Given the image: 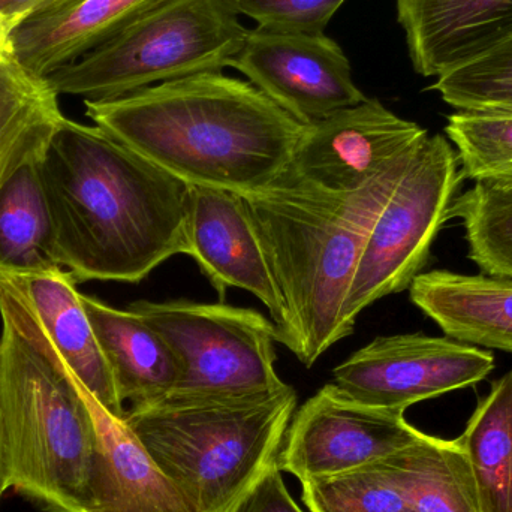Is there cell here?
Masks as SVG:
<instances>
[{"label": "cell", "mask_w": 512, "mask_h": 512, "mask_svg": "<svg viewBox=\"0 0 512 512\" xmlns=\"http://www.w3.org/2000/svg\"><path fill=\"white\" fill-rule=\"evenodd\" d=\"M38 167L57 262L77 283H138L186 255L188 185L99 126L63 117Z\"/></svg>", "instance_id": "1"}, {"label": "cell", "mask_w": 512, "mask_h": 512, "mask_svg": "<svg viewBox=\"0 0 512 512\" xmlns=\"http://www.w3.org/2000/svg\"><path fill=\"white\" fill-rule=\"evenodd\" d=\"M84 107L96 126L186 185L242 195L288 173L304 128L254 84L222 72Z\"/></svg>", "instance_id": "2"}, {"label": "cell", "mask_w": 512, "mask_h": 512, "mask_svg": "<svg viewBox=\"0 0 512 512\" xmlns=\"http://www.w3.org/2000/svg\"><path fill=\"white\" fill-rule=\"evenodd\" d=\"M420 144L355 194L322 191L289 170L245 195L288 312L280 343L309 369L354 333L343 310L364 240Z\"/></svg>", "instance_id": "3"}, {"label": "cell", "mask_w": 512, "mask_h": 512, "mask_svg": "<svg viewBox=\"0 0 512 512\" xmlns=\"http://www.w3.org/2000/svg\"><path fill=\"white\" fill-rule=\"evenodd\" d=\"M0 433L9 490L51 512L86 504L89 409L20 292L0 276Z\"/></svg>", "instance_id": "4"}, {"label": "cell", "mask_w": 512, "mask_h": 512, "mask_svg": "<svg viewBox=\"0 0 512 512\" xmlns=\"http://www.w3.org/2000/svg\"><path fill=\"white\" fill-rule=\"evenodd\" d=\"M297 393L174 399L126 411L125 421L197 512H239L276 468Z\"/></svg>", "instance_id": "5"}, {"label": "cell", "mask_w": 512, "mask_h": 512, "mask_svg": "<svg viewBox=\"0 0 512 512\" xmlns=\"http://www.w3.org/2000/svg\"><path fill=\"white\" fill-rule=\"evenodd\" d=\"M248 33L233 0H161L45 80L57 95L84 101L122 98L230 68Z\"/></svg>", "instance_id": "6"}, {"label": "cell", "mask_w": 512, "mask_h": 512, "mask_svg": "<svg viewBox=\"0 0 512 512\" xmlns=\"http://www.w3.org/2000/svg\"><path fill=\"white\" fill-rule=\"evenodd\" d=\"M170 346L179 364L174 399H234L285 388L274 364L276 325L254 309L225 303L135 301ZM167 399V397H165Z\"/></svg>", "instance_id": "7"}, {"label": "cell", "mask_w": 512, "mask_h": 512, "mask_svg": "<svg viewBox=\"0 0 512 512\" xmlns=\"http://www.w3.org/2000/svg\"><path fill=\"white\" fill-rule=\"evenodd\" d=\"M462 179L450 141L427 135L364 240L343 310L349 325L376 301L408 289L426 267Z\"/></svg>", "instance_id": "8"}, {"label": "cell", "mask_w": 512, "mask_h": 512, "mask_svg": "<svg viewBox=\"0 0 512 512\" xmlns=\"http://www.w3.org/2000/svg\"><path fill=\"white\" fill-rule=\"evenodd\" d=\"M495 357L450 337L423 333L376 337L333 370V384L357 402L405 412L409 406L472 387Z\"/></svg>", "instance_id": "9"}, {"label": "cell", "mask_w": 512, "mask_h": 512, "mask_svg": "<svg viewBox=\"0 0 512 512\" xmlns=\"http://www.w3.org/2000/svg\"><path fill=\"white\" fill-rule=\"evenodd\" d=\"M424 435L405 412L364 405L331 382L295 412L277 465L301 483L336 477L382 462Z\"/></svg>", "instance_id": "10"}, {"label": "cell", "mask_w": 512, "mask_h": 512, "mask_svg": "<svg viewBox=\"0 0 512 512\" xmlns=\"http://www.w3.org/2000/svg\"><path fill=\"white\" fill-rule=\"evenodd\" d=\"M230 68L303 126L367 99L345 51L325 33L249 29Z\"/></svg>", "instance_id": "11"}, {"label": "cell", "mask_w": 512, "mask_h": 512, "mask_svg": "<svg viewBox=\"0 0 512 512\" xmlns=\"http://www.w3.org/2000/svg\"><path fill=\"white\" fill-rule=\"evenodd\" d=\"M429 135L367 98L304 126L289 170L322 191L355 194Z\"/></svg>", "instance_id": "12"}, {"label": "cell", "mask_w": 512, "mask_h": 512, "mask_svg": "<svg viewBox=\"0 0 512 512\" xmlns=\"http://www.w3.org/2000/svg\"><path fill=\"white\" fill-rule=\"evenodd\" d=\"M186 255L195 259L219 297L228 288L251 292L268 309L279 334L288 312L245 195L209 186H189Z\"/></svg>", "instance_id": "13"}, {"label": "cell", "mask_w": 512, "mask_h": 512, "mask_svg": "<svg viewBox=\"0 0 512 512\" xmlns=\"http://www.w3.org/2000/svg\"><path fill=\"white\" fill-rule=\"evenodd\" d=\"M72 378L95 432L86 504L81 512H197L159 469L125 418L107 411L74 375Z\"/></svg>", "instance_id": "14"}, {"label": "cell", "mask_w": 512, "mask_h": 512, "mask_svg": "<svg viewBox=\"0 0 512 512\" xmlns=\"http://www.w3.org/2000/svg\"><path fill=\"white\" fill-rule=\"evenodd\" d=\"M409 57L441 77L512 38V0H396Z\"/></svg>", "instance_id": "15"}, {"label": "cell", "mask_w": 512, "mask_h": 512, "mask_svg": "<svg viewBox=\"0 0 512 512\" xmlns=\"http://www.w3.org/2000/svg\"><path fill=\"white\" fill-rule=\"evenodd\" d=\"M161 0H50L12 30V57L45 78L107 41Z\"/></svg>", "instance_id": "16"}, {"label": "cell", "mask_w": 512, "mask_h": 512, "mask_svg": "<svg viewBox=\"0 0 512 512\" xmlns=\"http://www.w3.org/2000/svg\"><path fill=\"white\" fill-rule=\"evenodd\" d=\"M6 279L20 292L66 369L107 411L125 418L113 373L102 354L72 274L60 270Z\"/></svg>", "instance_id": "17"}, {"label": "cell", "mask_w": 512, "mask_h": 512, "mask_svg": "<svg viewBox=\"0 0 512 512\" xmlns=\"http://www.w3.org/2000/svg\"><path fill=\"white\" fill-rule=\"evenodd\" d=\"M408 289L412 303L450 339L512 354V279L433 270L418 274Z\"/></svg>", "instance_id": "18"}, {"label": "cell", "mask_w": 512, "mask_h": 512, "mask_svg": "<svg viewBox=\"0 0 512 512\" xmlns=\"http://www.w3.org/2000/svg\"><path fill=\"white\" fill-rule=\"evenodd\" d=\"M81 301L120 400L138 408L170 396L179 381V364L164 337L129 307L116 309L92 295L81 294Z\"/></svg>", "instance_id": "19"}, {"label": "cell", "mask_w": 512, "mask_h": 512, "mask_svg": "<svg viewBox=\"0 0 512 512\" xmlns=\"http://www.w3.org/2000/svg\"><path fill=\"white\" fill-rule=\"evenodd\" d=\"M38 155L27 159L0 186V276L63 270L56 258L53 222L39 176Z\"/></svg>", "instance_id": "20"}, {"label": "cell", "mask_w": 512, "mask_h": 512, "mask_svg": "<svg viewBox=\"0 0 512 512\" xmlns=\"http://www.w3.org/2000/svg\"><path fill=\"white\" fill-rule=\"evenodd\" d=\"M47 80L12 59L0 62V186L38 155L63 120Z\"/></svg>", "instance_id": "21"}, {"label": "cell", "mask_w": 512, "mask_h": 512, "mask_svg": "<svg viewBox=\"0 0 512 512\" xmlns=\"http://www.w3.org/2000/svg\"><path fill=\"white\" fill-rule=\"evenodd\" d=\"M456 441L471 466L481 512H512V369L493 382Z\"/></svg>", "instance_id": "22"}, {"label": "cell", "mask_w": 512, "mask_h": 512, "mask_svg": "<svg viewBox=\"0 0 512 512\" xmlns=\"http://www.w3.org/2000/svg\"><path fill=\"white\" fill-rule=\"evenodd\" d=\"M385 462L414 512H481L471 466L456 439L424 435Z\"/></svg>", "instance_id": "23"}, {"label": "cell", "mask_w": 512, "mask_h": 512, "mask_svg": "<svg viewBox=\"0 0 512 512\" xmlns=\"http://www.w3.org/2000/svg\"><path fill=\"white\" fill-rule=\"evenodd\" d=\"M451 218L462 221L469 258L483 273L512 279V186L474 182L454 198Z\"/></svg>", "instance_id": "24"}, {"label": "cell", "mask_w": 512, "mask_h": 512, "mask_svg": "<svg viewBox=\"0 0 512 512\" xmlns=\"http://www.w3.org/2000/svg\"><path fill=\"white\" fill-rule=\"evenodd\" d=\"M301 486V499L310 512H414L385 460Z\"/></svg>", "instance_id": "25"}, {"label": "cell", "mask_w": 512, "mask_h": 512, "mask_svg": "<svg viewBox=\"0 0 512 512\" xmlns=\"http://www.w3.org/2000/svg\"><path fill=\"white\" fill-rule=\"evenodd\" d=\"M445 134L456 147L463 179L512 186V116L457 111Z\"/></svg>", "instance_id": "26"}, {"label": "cell", "mask_w": 512, "mask_h": 512, "mask_svg": "<svg viewBox=\"0 0 512 512\" xmlns=\"http://www.w3.org/2000/svg\"><path fill=\"white\" fill-rule=\"evenodd\" d=\"M432 90L457 111L512 116V38L441 75Z\"/></svg>", "instance_id": "27"}, {"label": "cell", "mask_w": 512, "mask_h": 512, "mask_svg": "<svg viewBox=\"0 0 512 512\" xmlns=\"http://www.w3.org/2000/svg\"><path fill=\"white\" fill-rule=\"evenodd\" d=\"M240 15L259 29L285 33H325L345 0H233Z\"/></svg>", "instance_id": "28"}, {"label": "cell", "mask_w": 512, "mask_h": 512, "mask_svg": "<svg viewBox=\"0 0 512 512\" xmlns=\"http://www.w3.org/2000/svg\"><path fill=\"white\" fill-rule=\"evenodd\" d=\"M280 472L279 465L271 469L239 512H303L286 490Z\"/></svg>", "instance_id": "29"}, {"label": "cell", "mask_w": 512, "mask_h": 512, "mask_svg": "<svg viewBox=\"0 0 512 512\" xmlns=\"http://www.w3.org/2000/svg\"><path fill=\"white\" fill-rule=\"evenodd\" d=\"M47 2L50 0H0V15L11 18L18 24V21Z\"/></svg>", "instance_id": "30"}, {"label": "cell", "mask_w": 512, "mask_h": 512, "mask_svg": "<svg viewBox=\"0 0 512 512\" xmlns=\"http://www.w3.org/2000/svg\"><path fill=\"white\" fill-rule=\"evenodd\" d=\"M17 26L11 18L0 15V62L12 59V30Z\"/></svg>", "instance_id": "31"}, {"label": "cell", "mask_w": 512, "mask_h": 512, "mask_svg": "<svg viewBox=\"0 0 512 512\" xmlns=\"http://www.w3.org/2000/svg\"><path fill=\"white\" fill-rule=\"evenodd\" d=\"M9 490L8 474H6L5 454H3L2 433H0V499Z\"/></svg>", "instance_id": "32"}]
</instances>
